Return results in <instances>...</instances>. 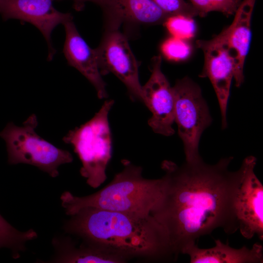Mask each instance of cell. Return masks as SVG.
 <instances>
[{"mask_svg":"<svg viewBox=\"0 0 263 263\" xmlns=\"http://www.w3.org/2000/svg\"><path fill=\"white\" fill-rule=\"evenodd\" d=\"M232 159L210 165L202 159L180 166L162 162L164 192L151 215L166 232L171 254L177 257L217 228L229 234L238 230L234 196L241 169L229 170Z\"/></svg>","mask_w":263,"mask_h":263,"instance_id":"cell-1","label":"cell"},{"mask_svg":"<svg viewBox=\"0 0 263 263\" xmlns=\"http://www.w3.org/2000/svg\"><path fill=\"white\" fill-rule=\"evenodd\" d=\"M71 216L64 225L65 231L82 238L88 245L126 259L171 254L167 234L152 215L143 217L86 207Z\"/></svg>","mask_w":263,"mask_h":263,"instance_id":"cell-2","label":"cell"},{"mask_svg":"<svg viewBox=\"0 0 263 263\" xmlns=\"http://www.w3.org/2000/svg\"><path fill=\"white\" fill-rule=\"evenodd\" d=\"M122 163V170L94 193L79 197L64 191L60 200L66 214L72 216L82 208L93 207L143 217L151 216L163 195L164 177L147 179L142 175L141 167L126 160Z\"/></svg>","mask_w":263,"mask_h":263,"instance_id":"cell-3","label":"cell"},{"mask_svg":"<svg viewBox=\"0 0 263 263\" xmlns=\"http://www.w3.org/2000/svg\"><path fill=\"white\" fill-rule=\"evenodd\" d=\"M113 103V100H106L92 119L70 131L62 139L74 147L82 164L80 173L93 188L107 178L106 169L112 157L108 114Z\"/></svg>","mask_w":263,"mask_h":263,"instance_id":"cell-4","label":"cell"},{"mask_svg":"<svg viewBox=\"0 0 263 263\" xmlns=\"http://www.w3.org/2000/svg\"><path fill=\"white\" fill-rule=\"evenodd\" d=\"M37 117L32 114L21 126L8 123L0 132L5 141L10 165L26 164L34 166L52 177L59 175L58 169L71 163L72 154L41 138L36 132Z\"/></svg>","mask_w":263,"mask_h":263,"instance_id":"cell-5","label":"cell"},{"mask_svg":"<svg viewBox=\"0 0 263 263\" xmlns=\"http://www.w3.org/2000/svg\"><path fill=\"white\" fill-rule=\"evenodd\" d=\"M172 90L174 122L183 143L186 162H197L202 159L199 153L201 136L212 119L200 87L189 77L177 80Z\"/></svg>","mask_w":263,"mask_h":263,"instance_id":"cell-6","label":"cell"},{"mask_svg":"<svg viewBox=\"0 0 263 263\" xmlns=\"http://www.w3.org/2000/svg\"><path fill=\"white\" fill-rule=\"evenodd\" d=\"M256 158L243 160L234 196V209L238 229L246 239L257 234L263 239V186L254 172Z\"/></svg>","mask_w":263,"mask_h":263,"instance_id":"cell-7","label":"cell"},{"mask_svg":"<svg viewBox=\"0 0 263 263\" xmlns=\"http://www.w3.org/2000/svg\"><path fill=\"white\" fill-rule=\"evenodd\" d=\"M95 50L101 75L114 74L124 84L133 99L142 101L139 64L125 35L119 30H106Z\"/></svg>","mask_w":263,"mask_h":263,"instance_id":"cell-8","label":"cell"},{"mask_svg":"<svg viewBox=\"0 0 263 263\" xmlns=\"http://www.w3.org/2000/svg\"><path fill=\"white\" fill-rule=\"evenodd\" d=\"M54 0H0V14L4 21L17 19L37 28L45 38L48 47L47 60L51 61L56 51L51 34L59 24L72 20L70 13H62L53 5Z\"/></svg>","mask_w":263,"mask_h":263,"instance_id":"cell-9","label":"cell"},{"mask_svg":"<svg viewBox=\"0 0 263 263\" xmlns=\"http://www.w3.org/2000/svg\"><path fill=\"white\" fill-rule=\"evenodd\" d=\"M151 73L142 86V101L152 113L148 124L158 134L169 136L174 130V98L169 83L161 70L162 56H154L151 60Z\"/></svg>","mask_w":263,"mask_h":263,"instance_id":"cell-10","label":"cell"},{"mask_svg":"<svg viewBox=\"0 0 263 263\" xmlns=\"http://www.w3.org/2000/svg\"><path fill=\"white\" fill-rule=\"evenodd\" d=\"M197 47L204 54V64L200 75L210 81L219 102L222 117V128L227 127L226 111L230 86L235 75L233 60L224 46L209 40H197Z\"/></svg>","mask_w":263,"mask_h":263,"instance_id":"cell-11","label":"cell"},{"mask_svg":"<svg viewBox=\"0 0 263 263\" xmlns=\"http://www.w3.org/2000/svg\"><path fill=\"white\" fill-rule=\"evenodd\" d=\"M256 0H242L230 25L210 39L225 47L235 66L234 79L237 87L244 81V68L251 38V22Z\"/></svg>","mask_w":263,"mask_h":263,"instance_id":"cell-12","label":"cell"},{"mask_svg":"<svg viewBox=\"0 0 263 263\" xmlns=\"http://www.w3.org/2000/svg\"><path fill=\"white\" fill-rule=\"evenodd\" d=\"M63 25L66 34L63 53L68 64L77 69L90 82L99 98H106V84L99 70L95 49L91 48L83 38L73 20Z\"/></svg>","mask_w":263,"mask_h":263,"instance_id":"cell-13","label":"cell"},{"mask_svg":"<svg viewBox=\"0 0 263 263\" xmlns=\"http://www.w3.org/2000/svg\"><path fill=\"white\" fill-rule=\"evenodd\" d=\"M102 9L106 30H119L124 22L147 25L164 24L170 16L152 0H107Z\"/></svg>","mask_w":263,"mask_h":263,"instance_id":"cell-14","label":"cell"},{"mask_svg":"<svg viewBox=\"0 0 263 263\" xmlns=\"http://www.w3.org/2000/svg\"><path fill=\"white\" fill-rule=\"evenodd\" d=\"M215 246L210 248H200L196 244L186 248L182 254L189 255L190 263H261L263 262V248L262 244L255 243L251 248L245 246L234 248L215 240Z\"/></svg>","mask_w":263,"mask_h":263,"instance_id":"cell-15","label":"cell"},{"mask_svg":"<svg viewBox=\"0 0 263 263\" xmlns=\"http://www.w3.org/2000/svg\"><path fill=\"white\" fill-rule=\"evenodd\" d=\"M55 254L49 262L64 263H119L126 258L104 248L88 245L76 247L69 237H56L52 240Z\"/></svg>","mask_w":263,"mask_h":263,"instance_id":"cell-16","label":"cell"},{"mask_svg":"<svg viewBox=\"0 0 263 263\" xmlns=\"http://www.w3.org/2000/svg\"><path fill=\"white\" fill-rule=\"evenodd\" d=\"M38 237L32 229L20 231L10 225L0 214V248H7L11 251L12 257H20V252L26 250V243Z\"/></svg>","mask_w":263,"mask_h":263,"instance_id":"cell-17","label":"cell"},{"mask_svg":"<svg viewBox=\"0 0 263 263\" xmlns=\"http://www.w3.org/2000/svg\"><path fill=\"white\" fill-rule=\"evenodd\" d=\"M242 0H189L199 16L204 17L210 12H219L226 16L234 15Z\"/></svg>","mask_w":263,"mask_h":263,"instance_id":"cell-18","label":"cell"},{"mask_svg":"<svg viewBox=\"0 0 263 263\" xmlns=\"http://www.w3.org/2000/svg\"><path fill=\"white\" fill-rule=\"evenodd\" d=\"M171 36L188 40L193 38L196 25L192 18L181 15L169 16L164 24Z\"/></svg>","mask_w":263,"mask_h":263,"instance_id":"cell-19","label":"cell"},{"mask_svg":"<svg viewBox=\"0 0 263 263\" xmlns=\"http://www.w3.org/2000/svg\"><path fill=\"white\" fill-rule=\"evenodd\" d=\"M187 41L171 36L162 44V52L170 60H184L190 56L192 50L190 45Z\"/></svg>","mask_w":263,"mask_h":263,"instance_id":"cell-20","label":"cell"},{"mask_svg":"<svg viewBox=\"0 0 263 263\" xmlns=\"http://www.w3.org/2000/svg\"><path fill=\"white\" fill-rule=\"evenodd\" d=\"M164 12L169 16L181 15L195 18L199 16L197 11L189 2L185 0H152Z\"/></svg>","mask_w":263,"mask_h":263,"instance_id":"cell-21","label":"cell"},{"mask_svg":"<svg viewBox=\"0 0 263 263\" xmlns=\"http://www.w3.org/2000/svg\"><path fill=\"white\" fill-rule=\"evenodd\" d=\"M74 1V7L76 10L80 11L83 8L85 3L87 1L94 2L100 5L102 8L105 5L107 0H73Z\"/></svg>","mask_w":263,"mask_h":263,"instance_id":"cell-22","label":"cell"}]
</instances>
